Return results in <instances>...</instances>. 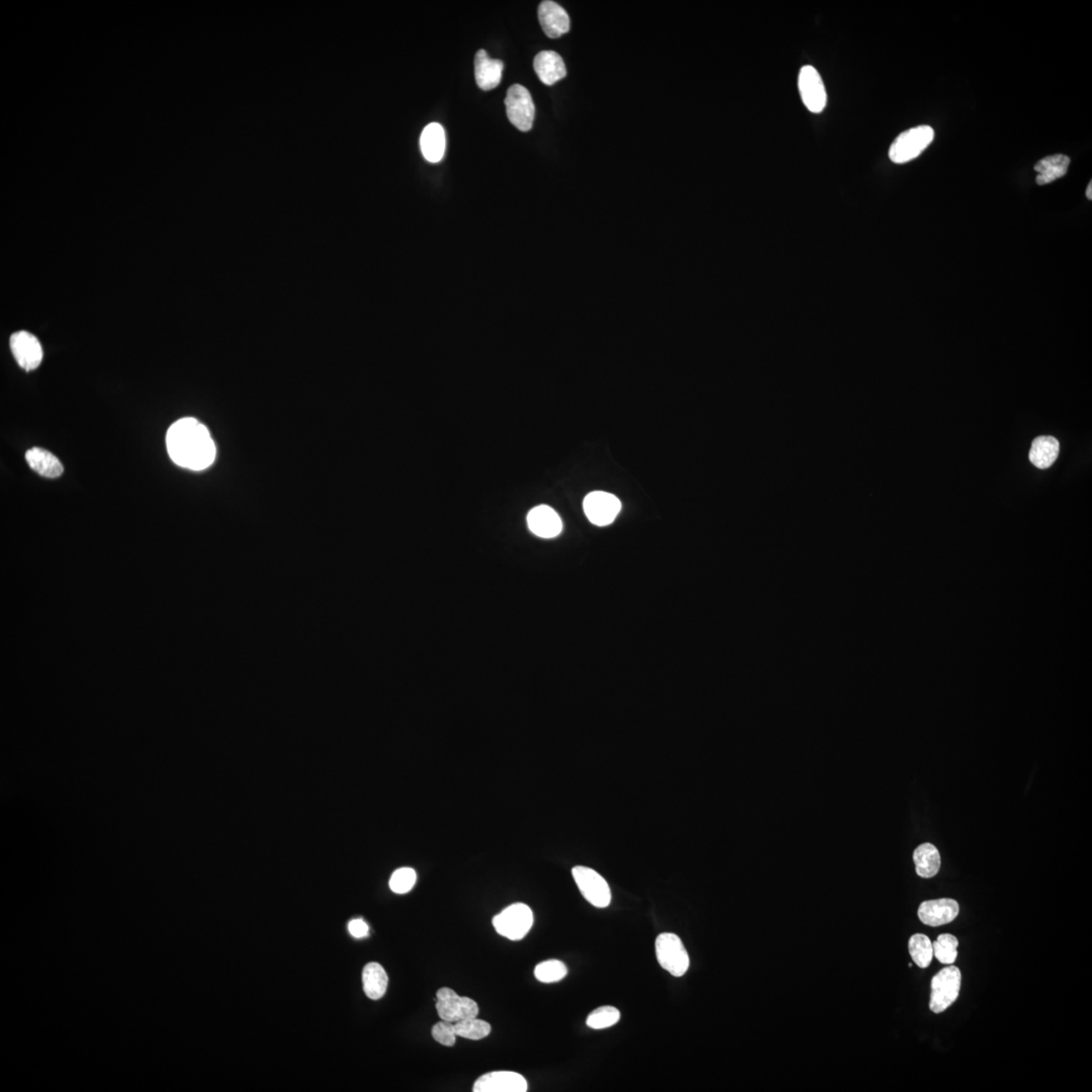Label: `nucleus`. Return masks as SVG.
Returning a JSON list of instances; mask_svg holds the SVG:
<instances>
[{"label": "nucleus", "instance_id": "11", "mask_svg": "<svg viewBox=\"0 0 1092 1092\" xmlns=\"http://www.w3.org/2000/svg\"><path fill=\"white\" fill-rule=\"evenodd\" d=\"M9 345L18 364L27 372L36 369L41 364L43 349L35 335L27 331H18L12 335Z\"/></svg>", "mask_w": 1092, "mask_h": 1092}, {"label": "nucleus", "instance_id": "31", "mask_svg": "<svg viewBox=\"0 0 1092 1092\" xmlns=\"http://www.w3.org/2000/svg\"><path fill=\"white\" fill-rule=\"evenodd\" d=\"M348 930L349 933L357 939L367 937L368 935V925L364 920L360 919L351 920L348 925Z\"/></svg>", "mask_w": 1092, "mask_h": 1092}, {"label": "nucleus", "instance_id": "15", "mask_svg": "<svg viewBox=\"0 0 1092 1092\" xmlns=\"http://www.w3.org/2000/svg\"><path fill=\"white\" fill-rule=\"evenodd\" d=\"M528 523L531 533L543 538H554L562 533L563 523L557 512L549 506L535 507L529 512Z\"/></svg>", "mask_w": 1092, "mask_h": 1092}, {"label": "nucleus", "instance_id": "2", "mask_svg": "<svg viewBox=\"0 0 1092 1092\" xmlns=\"http://www.w3.org/2000/svg\"><path fill=\"white\" fill-rule=\"evenodd\" d=\"M935 138V131L930 126H918L903 131L891 144L889 158L896 164H904L918 158L929 147Z\"/></svg>", "mask_w": 1092, "mask_h": 1092}, {"label": "nucleus", "instance_id": "29", "mask_svg": "<svg viewBox=\"0 0 1092 1092\" xmlns=\"http://www.w3.org/2000/svg\"><path fill=\"white\" fill-rule=\"evenodd\" d=\"M416 880V872L412 868H401L393 873L389 880V889L397 894H408L413 889Z\"/></svg>", "mask_w": 1092, "mask_h": 1092}, {"label": "nucleus", "instance_id": "20", "mask_svg": "<svg viewBox=\"0 0 1092 1092\" xmlns=\"http://www.w3.org/2000/svg\"><path fill=\"white\" fill-rule=\"evenodd\" d=\"M1059 451V441L1055 437L1040 436L1033 441L1028 457L1038 469L1045 470L1056 461Z\"/></svg>", "mask_w": 1092, "mask_h": 1092}, {"label": "nucleus", "instance_id": "12", "mask_svg": "<svg viewBox=\"0 0 1092 1092\" xmlns=\"http://www.w3.org/2000/svg\"><path fill=\"white\" fill-rule=\"evenodd\" d=\"M528 1084L524 1077L513 1071H494L477 1079L475 1092H525Z\"/></svg>", "mask_w": 1092, "mask_h": 1092}, {"label": "nucleus", "instance_id": "16", "mask_svg": "<svg viewBox=\"0 0 1092 1092\" xmlns=\"http://www.w3.org/2000/svg\"><path fill=\"white\" fill-rule=\"evenodd\" d=\"M503 62L491 59L485 50H479L475 58V75L476 85L480 89L489 91L496 89L502 80Z\"/></svg>", "mask_w": 1092, "mask_h": 1092}, {"label": "nucleus", "instance_id": "18", "mask_svg": "<svg viewBox=\"0 0 1092 1092\" xmlns=\"http://www.w3.org/2000/svg\"><path fill=\"white\" fill-rule=\"evenodd\" d=\"M446 146V131L442 126L437 123L426 126L420 138L424 157L431 163L440 162L445 156Z\"/></svg>", "mask_w": 1092, "mask_h": 1092}, {"label": "nucleus", "instance_id": "1", "mask_svg": "<svg viewBox=\"0 0 1092 1092\" xmlns=\"http://www.w3.org/2000/svg\"><path fill=\"white\" fill-rule=\"evenodd\" d=\"M169 456L184 469H207L216 458V446L208 428L193 418L180 419L168 429Z\"/></svg>", "mask_w": 1092, "mask_h": 1092}, {"label": "nucleus", "instance_id": "23", "mask_svg": "<svg viewBox=\"0 0 1092 1092\" xmlns=\"http://www.w3.org/2000/svg\"><path fill=\"white\" fill-rule=\"evenodd\" d=\"M363 991L373 1001L382 998L387 992L389 977L382 965L368 963L363 972Z\"/></svg>", "mask_w": 1092, "mask_h": 1092}, {"label": "nucleus", "instance_id": "32", "mask_svg": "<svg viewBox=\"0 0 1092 1092\" xmlns=\"http://www.w3.org/2000/svg\"><path fill=\"white\" fill-rule=\"evenodd\" d=\"M1092 188V183H1090L1089 184V188H1087V189H1086V197H1087V198H1089V199H1091V198H1092V193H1091L1092 188Z\"/></svg>", "mask_w": 1092, "mask_h": 1092}, {"label": "nucleus", "instance_id": "5", "mask_svg": "<svg viewBox=\"0 0 1092 1092\" xmlns=\"http://www.w3.org/2000/svg\"><path fill=\"white\" fill-rule=\"evenodd\" d=\"M533 913L528 905L514 904L493 919L496 932L511 940L526 937L533 925Z\"/></svg>", "mask_w": 1092, "mask_h": 1092}, {"label": "nucleus", "instance_id": "7", "mask_svg": "<svg viewBox=\"0 0 1092 1092\" xmlns=\"http://www.w3.org/2000/svg\"><path fill=\"white\" fill-rule=\"evenodd\" d=\"M572 873L578 889L589 904L598 909H605L610 904V887L599 873L585 866L573 868Z\"/></svg>", "mask_w": 1092, "mask_h": 1092}, {"label": "nucleus", "instance_id": "22", "mask_svg": "<svg viewBox=\"0 0 1092 1092\" xmlns=\"http://www.w3.org/2000/svg\"><path fill=\"white\" fill-rule=\"evenodd\" d=\"M916 874L921 878H933L940 868V856L937 847L925 842L916 847L914 852Z\"/></svg>", "mask_w": 1092, "mask_h": 1092}, {"label": "nucleus", "instance_id": "14", "mask_svg": "<svg viewBox=\"0 0 1092 1092\" xmlns=\"http://www.w3.org/2000/svg\"><path fill=\"white\" fill-rule=\"evenodd\" d=\"M538 18L541 28L545 35L549 38L557 39L569 31V14L557 3L550 0L541 3L538 8Z\"/></svg>", "mask_w": 1092, "mask_h": 1092}, {"label": "nucleus", "instance_id": "19", "mask_svg": "<svg viewBox=\"0 0 1092 1092\" xmlns=\"http://www.w3.org/2000/svg\"><path fill=\"white\" fill-rule=\"evenodd\" d=\"M26 461L33 471H35L42 476L48 477V479L59 477L64 471L60 461L51 452L40 447H33L30 451H28Z\"/></svg>", "mask_w": 1092, "mask_h": 1092}, {"label": "nucleus", "instance_id": "3", "mask_svg": "<svg viewBox=\"0 0 1092 1092\" xmlns=\"http://www.w3.org/2000/svg\"><path fill=\"white\" fill-rule=\"evenodd\" d=\"M657 962L674 977L684 976L690 967L689 954L677 935L664 933L656 940Z\"/></svg>", "mask_w": 1092, "mask_h": 1092}, {"label": "nucleus", "instance_id": "27", "mask_svg": "<svg viewBox=\"0 0 1092 1092\" xmlns=\"http://www.w3.org/2000/svg\"><path fill=\"white\" fill-rule=\"evenodd\" d=\"M568 974V968L559 960H549L541 962L534 969L535 978L543 983H554L563 980Z\"/></svg>", "mask_w": 1092, "mask_h": 1092}, {"label": "nucleus", "instance_id": "28", "mask_svg": "<svg viewBox=\"0 0 1092 1092\" xmlns=\"http://www.w3.org/2000/svg\"><path fill=\"white\" fill-rule=\"evenodd\" d=\"M621 1012L614 1007H601L595 1009L587 1017V1026L593 1030H604L610 1028L621 1020Z\"/></svg>", "mask_w": 1092, "mask_h": 1092}, {"label": "nucleus", "instance_id": "9", "mask_svg": "<svg viewBox=\"0 0 1092 1092\" xmlns=\"http://www.w3.org/2000/svg\"><path fill=\"white\" fill-rule=\"evenodd\" d=\"M798 90L803 104L811 113L819 114L826 109L827 90L822 78L816 68L811 65L801 68L798 75Z\"/></svg>", "mask_w": 1092, "mask_h": 1092}, {"label": "nucleus", "instance_id": "24", "mask_svg": "<svg viewBox=\"0 0 1092 1092\" xmlns=\"http://www.w3.org/2000/svg\"><path fill=\"white\" fill-rule=\"evenodd\" d=\"M909 950L911 958L919 968H928L933 961V942L923 934H915L909 939Z\"/></svg>", "mask_w": 1092, "mask_h": 1092}, {"label": "nucleus", "instance_id": "6", "mask_svg": "<svg viewBox=\"0 0 1092 1092\" xmlns=\"http://www.w3.org/2000/svg\"><path fill=\"white\" fill-rule=\"evenodd\" d=\"M505 105L507 116L515 128L521 131H528L533 128L535 106L533 96L526 87L520 85L509 87Z\"/></svg>", "mask_w": 1092, "mask_h": 1092}, {"label": "nucleus", "instance_id": "13", "mask_svg": "<svg viewBox=\"0 0 1092 1092\" xmlns=\"http://www.w3.org/2000/svg\"><path fill=\"white\" fill-rule=\"evenodd\" d=\"M959 913V904L950 899L924 901L918 910L921 923L929 926H940L952 923Z\"/></svg>", "mask_w": 1092, "mask_h": 1092}, {"label": "nucleus", "instance_id": "30", "mask_svg": "<svg viewBox=\"0 0 1092 1092\" xmlns=\"http://www.w3.org/2000/svg\"><path fill=\"white\" fill-rule=\"evenodd\" d=\"M432 1037L443 1046H455L457 1037L455 1023L446 1021L435 1023L432 1028Z\"/></svg>", "mask_w": 1092, "mask_h": 1092}, {"label": "nucleus", "instance_id": "26", "mask_svg": "<svg viewBox=\"0 0 1092 1092\" xmlns=\"http://www.w3.org/2000/svg\"><path fill=\"white\" fill-rule=\"evenodd\" d=\"M959 940L953 935H940L937 940L933 943L935 957L938 961L945 965H953L958 956Z\"/></svg>", "mask_w": 1092, "mask_h": 1092}, {"label": "nucleus", "instance_id": "8", "mask_svg": "<svg viewBox=\"0 0 1092 1092\" xmlns=\"http://www.w3.org/2000/svg\"><path fill=\"white\" fill-rule=\"evenodd\" d=\"M436 997V1011L442 1021L455 1023L479 1015V1007L474 999L460 997L451 988H440Z\"/></svg>", "mask_w": 1092, "mask_h": 1092}, {"label": "nucleus", "instance_id": "17", "mask_svg": "<svg viewBox=\"0 0 1092 1092\" xmlns=\"http://www.w3.org/2000/svg\"><path fill=\"white\" fill-rule=\"evenodd\" d=\"M533 67L540 81L545 85H554L567 76V68L562 56L557 52L538 53L534 58Z\"/></svg>", "mask_w": 1092, "mask_h": 1092}, {"label": "nucleus", "instance_id": "10", "mask_svg": "<svg viewBox=\"0 0 1092 1092\" xmlns=\"http://www.w3.org/2000/svg\"><path fill=\"white\" fill-rule=\"evenodd\" d=\"M621 510V501L616 496L606 492H593L584 500L585 513L597 526L611 524Z\"/></svg>", "mask_w": 1092, "mask_h": 1092}, {"label": "nucleus", "instance_id": "4", "mask_svg": "<svg viewBox=\"0 0 1092 1092\" xmlns=\"http://www.w3.org/2000/svg\"><path fill=\"white\" fill-rule=\"evenodd\" d=\"M962 975L958 967L950 965L932 979L930 1009L935 1013H940L948 1009L957 1001L961 988Z\"/></svg>", "mask_w": 1092, "mask_h": 1092}, {"label": "nucleus", "instance_id": "25", "mask_svg": "<svg viewBox=\"0 0 1092 1092\" xmlns=\"http://www.w3.org/2000/svg\"><path fill=\"white\" fill-rule=\"evenodd\" d=\"M455 1028L457 1037L465 1038L472 1041L485 1039L490 1035L492 1028L489 1022L479 1020L476 1017L466 1018L455 1022Z\"/></svg>", "mask_w": 1092, "mask_h": 1092}, {"label": "nucleus", "instance_id": "21", "mask_svg": "<svg viewBox=\"0 0 1092 1092\" xmlns=\"http://www.w3.org/2000/svg\"><path fill=\"white\" fill-rule=\"evenodd\" d=\"M1069 165L1070 158L1069 156L1063 154L1047 156L1035 165V170L1038 173L1037 183L1045 185L1064 177Z\"/></svg>", "mask_w": 1092, "mask_h": 1092}]
</instances>
